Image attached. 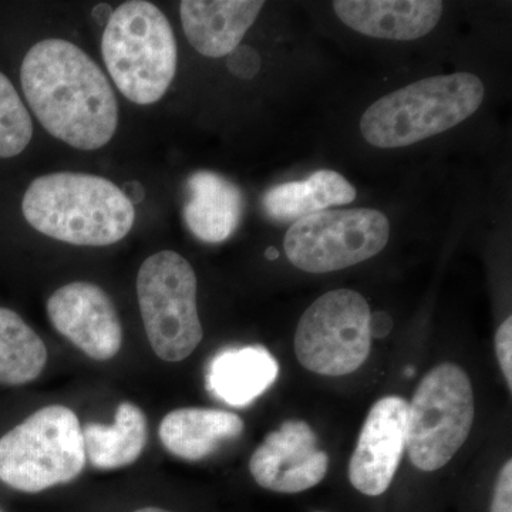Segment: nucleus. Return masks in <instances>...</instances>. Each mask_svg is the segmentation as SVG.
<instances>
[{
    "mask_svg": "<svg viewBox=\"0 0 512 512\" xmlns=\"http://www.w3.org/2000/svg\"><path fill=\"white\" fill-rule=\"evenodd\" d=\"M26 101L46 131L77 150L110 143L119 103L106 74L80 47L46 39L26 53L20 69Z\"/></svg>",
    "mask_w": 512,
    "mask_h": 512,
    "instance_id": "1",
    "label": "nucleus"
},
{
    "mask_svg": "<svg viewBox=\"0 0 512 512\" xmlns=\"http://www.w3.org/2000/svg\"><path fill=\"white\" fill-rule=\"evenodd\" d=\"M22 211L40 234L79 247L116 244L136 221V210L123 188L82 173L36 178L23 197Z\"/></svg>",
    "mask_w": 512,
    "mask_h": 512,
    "instance_id": "2",
    "label": "nucleus"
},
{
    "mask_svg": "<svg viewBox=\"0 0 512 512\" xmlns=\"http://www.w3.org/2000/svg\"><path fill=\"white\" fill-rule=\"evenodd\" d=\"M484 96L476 74L429 77L373 103L360 120V131L375 147L412 146L463 123L480 109Z\"/></svg>",
    "mask_w": 512,
    "mask_h": 512,
    "instance_id": "3",
    "label": "nucleus"
},
{
    "mask_svg": "<svg viewBox=\"0 0 512 512\" xmlns=\"http://www.w3.org/2000/svg\"><path fill=\"white\" fill-rule=\"evenodd\" d=\"M101 53L117 89L140 106L157 103L177 72L171 23L144 0H131L114 10L104 28Z\"/></svg>",
    "mask_w": 512,
    "mask_h": 512,
    "instance_id": "4",
    "label": "nucleus"
},
{
    "mask_svg": "<svg viewBox=\"0 0 512 512\" xmlns=\"http://www.w3.org/2000/svg\"><path fill=\"white\" fill-rule=\"evenodd\" d=\"M82 426L66 406H46L0 437V481L22 493L76 480L86 467Z\"/></svg>",
    "mask_w": 512,
    "mask_h": 512,
    "instance_id": "5",
    "label": "nucleus"
},
{
    "mask_svg": "<svg viewBox=\"0 0 512 512\" xmlns=\"http://www.w3.org/2000/svg\"><path fill=\"white\" fill-rule=\"evenodd\" d=\"M137 296L148 342L165 362L191 356L204 338L197 306V275L174 251L151 255L137 276Z\"/></svg>",
    "mask_w": 512,
    "mask_h": 512,
    "instance_id": "6",
    "label": "nucleus"
},
{
    "mask_svg": "<svg viewBox=\"0 0 512 512\" xmlns=\"http://www.w3.org/2000/svg\"><path fill=\"white\" fill-rule=\"evenodd\" d=\"M474 423L470 377L454 363L431 369L421 380L407 414L406 451L414 467L431 473L450 463Z\"/></svg>",
    "mask_w": 512,
    "mask_h": 512,
    "instance_id": "7",
    "label": "nucleus"
},
{
    "mask_svg": "<svg viewBox=\"0 0 512 512\" xmlns=\"http://www.w3.org/2000/svg\"><path fill=\"white\" fill-rule=\"evenodd\" d=\"M369 303L352 289H336L306 309L295 333L299 363L316 375H350L372 349Z\"/></svg>",
    "mask_w": 512,
    "mask_h": 512,
    "instance_id": "8",
    "label": "nucleus"
},
{
    "mask_svg": "<svg viewBox=\"0 0 512 512\" xmlns=\"http://www.w3.org/2000/svg\"><path fill=\"white\" fill-rule=\"evenodd\" d=\"M389 237L390 222L382 211H319L293 222L284 247L296 268L328 274L373 258L383 251Z\"/></svg>",
    "mask_w": 512,
    "mask_h": 512,
    "instance_id": "9",
    "label": "nucleus"
},
{
    "mask_svg": "<svg viewBox=\"0 0 512 512\" xmlns=\"http://www.w3.org/2000/svg\"><path fill=\"white\" fill-rule=\"evenodd\" d=\"M329 457L318 446L315 431L303 420H286L271 431L249 460L259 487L279 494H298L325 480Z\"/></svg>",
    "mask_w": 512,
    "mask_h": 512,
    "instance_id": "10",
    "label": "nucleus"
},
{
    "mask_svg": "<svg viewBox=\"0 0 512 512\" xmlns=\"http://www.w3.org/2000/svg\"><path fill=\"white\" fill-rule=\"evenodd\" d=\"M57 332L94 360H110L120 352L123 328L116 306L100 286L72 282L57 289L46 305Z\"/></svg>",
    "mask_w": 512,
    "mask_h": 512,
    "instance_id": "11",
    "label": "nucleus"
},
{
    "mask_svg": "<svg viewBox=\"0 0 512 512\" xmlns=\"http://www.w3.org/2000/svg\"><path fill=\"white\" fill-rule=\"evenodd\" d=\"M409 403L387 396L367 414L350 458L349 481L359 493L379 497L389 490L406 451Z\"/></svg>",
    "mask_w": 512,
    "mask_h": 512,
    "instance_id": "12",
    "label": "nucleus"
},
{
    "mask_svg": "<svg viewBox=\"0 0 512 512\" xmlns=\"http://www.w3.org/2000/svg\"><path fill=\"white\" fill-rule=\"evenodd\" d=\"M338 18L362 35L386 40H416L429 35L443 15L437 0H338Z\"/></svg>",
    "mask_w": 512,
    "mask_h": 512,
    "instance_id": "13",
    "label": "nucleus"
},
{
    "mask_svg": "<svg viewBox=\"0 0 512 512\" xmlns=\"http://www.w3.org/2000/svg\"><path fill=\"white\" fill-rule=\"evenodd\" d=\"M264 5L255 0H184L180 15L185 36L202 56L231 55Z\"/></svg>",
    "mask_w": 512,
    "mask_h": 512,
    "instance_id": "14",
    "label": "nucleus"
},
{
    "mask_svg": "<svg viewBox=\"0 0 512 512\" xmlns=\"http://www.w3.org/2000/svg\"><path fill=\"white\" fill-rule=\"evenodd\" d=\"M279 376V363L265 346H231L208 363L205 387L231 407H248L268 392Z\"/></svg>",
    "mask_w": 512,
    "mask_h": 512,
    "instance_id": "15",
    "label": "nucleus"
},
{
    "mask_svg": "<svg viewBox=\"0 0 512 512\" xmlns=\"http://www.w3.org/2000/svg\"><path fill=\"white\" fill-rule=\"evenodd\" d=\"M190 200L184 220L195 238L207 244L227 241L241 224L245 200L241 190L212 171H198L187 181Z\"/></svg>",
    "mask_w": 512,
    "mask_h": 512,
    "instance_id": "16",
    "label": "nucleus"
},
{
    "mask_svg": "<svg viewBox=\"0 0 512 512\" xmlns=\"http://www.w3.org/2000/svg\"><path fill=\"white\" fill-rule=\"evenodd\" d=\"M244 429V421L237 414L184 407L164 417L158 434L168 453L181 460L200 461L211 456L225 441L238 439Z\"/></svg>",
    "mask_w": 512,
    "mask_h": 512,
    "instance_id": "17",
    "label": "nucleus"
},
{
    "mask_svg": "<svg viewBox=\"0 0 512 512\" xmlns=\"http://www.w3.org/2000/svg\"><path fill=\"white\" fill-rule=\"evenodd\" d=\"M84 451L93 467L116 470L136 463L148 439L147 417L134 403L117 407L111 426L87 423L82 427Z\"/></svg>",
    "mask_w": 512,
    "mask_h": 512,
    "instance_id": "18",
    "label": "nucleus"
},
{
    "mask_svg": "<svg viewBox=\"0 0 512 512\" xmlns=\"http://www.w3.org/2000/svg\"><path fill=\"white\" fill-rule=\"evenodd\" d=\"M356 188L332 170H319L303 181L276 185L266 192L264 208L276 221L295 222L336 205L350 204Z\"/></svg>",
    "mask_w": 512,
    "mask_h": 512,
    "instance_id": "19",
    "label": "nucleus"
},
{
    "mask_svg": "<svg viewBox=\"0 0 512 512\" xmlns=\"http://www.w3.org/2000/svg\"><path fill=\"white\" fill-rule=\"evenodd\" d=\"M47 363L45 342L18 313L0 308V384L23 386Z\"/></svg>",
    "mask_w": 512,
    "mask_h": 512,
    "instance_id": "20",
    "label": "nucleus"
},
{
    "mask_svg": "<svg viewBox=\"0 0 512 512\" xmlns=\"http://www.w3.org/2000/svg\"><path fill=\"white\" fill-rule=\"evenodd\" d=\"M32 137V117L15 86L0 72V158L19 156Z\"/></svg>",
    "mask_w": 512,
    "mask_h": 512,
    "instance_id": "21",
    "label": "nucleus"
},
{
    "mask_svg": "<svg viewBox=\"0 0 512 512\" xmlns=\"http://www.w3.org/2000/svg\"><path fill=\"white\" fill-rule=\"evenodd\" d=\"M495 352H497L498 363L508 384V389L512 387V318L504 320L503 325L497 330L495 335Z\"/></svg>",
    "mask_w": 512,
    "mask_h": 512,
    "instance_id": "22",
    "label": "nucleus"
},
{
    "mask_svg": "<svg viewBox=\"0 0 512 512\" xmlns=\"http://www.w3.org/2000/svg\"><path fill=\"white\" fill-rule=\"evenodd\" d=\"M491 512H512V461L508 460L495 483Z\"/></svg>",
    "mask_w": 512,
    "mask_h": 512,
    "instance_id": "23",
    "label": "nucleus"
},
{
    "mask_svg": "<svg viewBox=\"0 0 512 512\" xmlns=\"http://www.w3.org/2000/svg\"><path fill=\"white\" fill-rule=\"evenodd\" d=\"M228 67L235 76L249 79V77L254 76L258 72L259 57L251 47H237L231 53V57H229Z\"/></svg>",
    "mask_w": 512,
    "mask_h": 512,
    "instance_id": "24",
    "label": "nucleus"
},
{
    "mask_svg": "<svg viewBox=\"0 0 512 512\" xmlns=\"http://www.w3.org/2000/svg\"><path fill=\"white\" fill-rule=\"evenodd\" d=\"M392 329L393 319L387 313H372V316H370V333H372V338H386Z\"/></svg>",
    "mask_w": 512,
    "mask_h": 512,
    "instance_id": "25",
    "label": "nucleus"
},
{
    "mask_svg": "<svg viewBox=\"0 0 512 512\" xmlns=\"http://www.w3.org/2000/svg\"><path fill=\"white\" fill-rule=\"evenodd\" d=\"M124 194L128 200H130L131 204L134 205V202H141L144 200V188L143 185L137 183V181H131V183L126 184V188L123 190Z\"/></svg>",
    "mask_w": 512,
    "mask_h": 512,
    "instance_id": "26",
    "label": "nucleus"
},
{
    "mask_svg": "<svg viewBox=\"0 0 512 512\" xmlns=\"http://www.w3.org/2000/svg\"><path fill=\"white\" fill-rule=\"evenodd\" d=\"M114 10L111 9L110 5H99L93 9V18L96 20L97 25L106 28L107 23L113 15Z\"/></svg>",
    "mask_w": 512,
    "mask_h": 512,
    "instance_id": "27",
    "label": "nucleus"
},
{
    "mask_svg": "<svg viewBox=\"0 0 512 512\" xmlns=\"http://www.w3.org/2000/svg\"><path fill=\"white\" fill-rule=\"evenodd\" d=\"M279 252L276 248H268V251H266V258L269 259V261H275L276 258H278Z\"/></svg>",
    "mask_w": 512,
    "mask_h": 512,
    "instance_id": "28",
    "label": "nucleus"
},
{
    "mask_svg": "<svg viewBox=\"0 0 512 512\" xmlns=\"http://www.w3.org/2000/svg\"><path fill=\"white\" fill-rule=\"evenodd\" d=\"M134 512H171V511L164 510V508L146 507V508H140V510H137Z\"/></svg>",
    "mask_w": 512,
    "mask_h": 512,
    "instance_id": "29",
    "label": "nucleus"
},
{
    "mask_svg": "<svg viewBox=\"0 0 512 512\" xmlns=\"http://www.w3.org/2000/svg\"><path fill=\"white\" fill-rule=\"evenodd\" d=\"M404 375L412 377L414 375V369L412 366L407 367L406 372H404Z\"/></svg>",
    "mask_w": 512,
    "mask_h": 512,
    "instance_id": "30",
    "label": "nucleus"
},
{
    "mask_svg": "<svg viewBox=\"0 0 512 512\" xmlns=\"http://www.w3.org/2000/svg\"><path fill=\"white\" fill-rule=\"evenodd\" d=\"M0 512H3L2 510H0Z\"/></svg>",
    "mask_w": 512,
    "mask_h": 512,
    "instance_id": "31",
    "label": "nucleus"
}]
</instances>
